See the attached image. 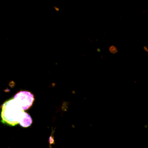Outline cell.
I'll list each match as a JSON object with an SVG mask.
<instances>
[{"instance_id": "cell-2", "label": "cell", "mask_w": 148, "mask_h": 148, "mask_svg": "<svg viewBox=\"0 0 148 148\" xmlns=\"http://www.w3.org/2000/svg\"><path fill=\"white\" fill-rule=\"evenodd\" d=\"M14 98L21 106L24 111L28 109L31 106L34 101L33 95L30 92H27V91H21V92H17Z\"/></svg>"}, {"instance_id": "cell-1", "label": "cell", "mask_w": 148, "mask_h": 148, "mask_svg": "<svg viewBox=\"0 0 148 148\" xmlns=\"http://www.w3.org/2000/svg\"><path fill=\"white\" fill-rule=\"evenodd\" d=\"M1 121L10 126L20 124L21 127H28L32 124L30 115L25 112L24 109L14 98L5 101L1 106Z\"/></svg>"}]
</instances>
